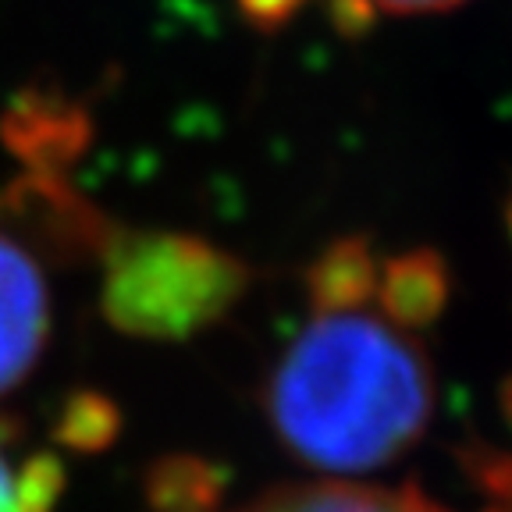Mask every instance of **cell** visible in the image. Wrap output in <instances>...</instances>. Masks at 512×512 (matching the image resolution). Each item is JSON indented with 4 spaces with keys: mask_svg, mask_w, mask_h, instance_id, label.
Here are the masks:
<instances>
[{
    "mask_svg": "<svg viewBox=\"0 0 512 512\" xmlns=\"http://www.w3.org/2000/svg\"><path fill=\"white\" fill-rule=\"evenodd\" d=\"M118 427L121 416L111 399L96 392H82L64 406L61 420H57V438L68 448H79V452H100L118 438Z\"/></svg>",
    "mask_w": 512,
    "mask_h": 512,
    "instance_id": "9",
    "label": "cell"
},
{
    "mask_svg": "<svg viewBox=\"0 0 512 512\" xmlns=\"http://www.w3.org/2000/svg\"><path fill=\"white\" fill-rule=\"evenodd\" d=\"M505 228H509V239H512V196H509V203H505Z\"/></svg>",
    "mask_w": 512,
    "mask_h": 512,
    "instance_id": "14",
    "label": "cell"
},
{
    "mask_svg": "<svg viewBox=\"0 0 512 512\" xmlns=\"http://www.w3.org/2000/svg\"><path fill=\"white\" fill-rule=\"evenodd\" d=\"M228 473L207 456L175 452L146 470V505L150 512H217L221 509Z\"/></svg>",
    "mask_w": 512,
    "mask_h": 512,
    "instance_id": "7",
    "label": "cell"
},
{
    "mask_svg": "<svg viewBox=\"0 0 512 512\" xmlns=\"http://www.w3.org/2000/svg\"><path fill=\"white\" fill-rule=\"evenodd\" d=\"M242 11V18H246L253 29L260 32H274L281 29L285 22H292L296 18V11L303 8L306 0H235Z\"/></svg>",
    "mask_w": 512,
    "mask_h": 512,
    "instance_id": "10",
    "label": "cell"
},
{
    "mask_svg": "<svg viewBox=\"0 0 512 512\" xmlns=\"http://www.w3.org/2000/svg\"><path fill=\"white\" fill-rule=\"evenodd\" d=\"M377 299L395 328H431L448 303V267L438 249H406L377 274Z\"/></svg>",
    "mask_w": 512,
    "mask_h": 512,
    "instance_id": "5",
    "label": "cell"
},
{
    "mask_svg": "<svg viewBox=\"0 0 512 512\" xmlns=\"http://www.w3.org/2000/svg\"><path fill=\"white\" fill-rule=\"evenodd\" d=\"M64 488V466L47 452L15 456L0 431V512H54Z\"/></svg>",
    "mask_w": 512,
    "mask_h": 512,
    "instance_id": "8",
    "label": "cell"
},
{
    "mask_svg": "<svg viewBox=\"0 0 512 512\" xmlns=\"http://www.w3.org/2000/svg\"><path fill=\"white\" fill-rule=\"evenodd\" d=\"M377 274H381V264H377L370 239L342 235V239L328 242L313 256V264L303 274V285L306 296H310V306L320 317H328V313H360L374 299Z\"/></svg>",
    "mask_w": 512,
    "mask_h": 512,
    "instance_id": "6",
    "label": "cell"
},
{
    "mask_svg": "<svg viewBox=\"0 0 512 512\" xmlns=\"http://www.w3.org/2000/svg\"><path fill=\"white\" fill-rule=\"evenodd\" d=\"M427 352L399 328L360 313L317 317L264 384V413L306 466L363 473L424 438L434 416Z\"/></svg>",
    "mask_w": 512,
    "mask_h": 512,
    "instance_id": "1",
    "label": "cell"
},
{
    "mask_svg": "<svg viewBox=\"0 0 512 512\" xmlns=\"http://www.w3.org/2000/svg\"><path fill=\"white\" fill-rule=\"evenodd\" d=\"M370 8L395 11V15H424V11H448L459 8L466 0H367Z\"/></svg>",
    "mask_w": 512,
    "mask_h": 512,
    "instance_id": "12",
    "label": "cell"
},
{
    "mask_svg": "<svg viewBox=\"0 0 512 512\" xmlns=\"http://www.w3.org/2000/svg\"><path fill=\"white\" fill-rule=\"evenodd\" d=\"M498 406H502V416H505V424L512 427V374L502 381V392H498Z\"/></svg>",
    "mask_w": 512,
    "mask_h": 512,
    "instance_id": "13",
    "label": "cell"
},
{
    "mask_svg": "<svg viewBox=\"0 0 512 512\" xmlns=\"http://www.w3.org/2000/svg\"><path fill=\"white\" fill-rule=\"evenodd\" d=\"M104 256V317L132 338L189 342L246 296L249 267L182 232H114Z\"/></svg>",
    "mask_w": 512,
    "mask_h": 512,
    "instance_id": "2",
    "label": "cell"
},
{
    "mask_svg": "<svg viewBox=\"0 0 512 512\" xmlns=\"http://www.w3.org/2000/svg\"><path fill=\"white\" fill-rule=\"evenodd\" d=\"M50 331V296L40 264L11 235H0V395L40 363Z\"/></svg>",
    "mask_w": 512,
    "mask_h": 512,
    "instance_id": "3",
    "label": "cell"
},
{
    "mask_svg": "<svg viewBox=\"0 0 512 512\" xmlns=\"http://www.w3.org/2000/svg\"><path fill=\"white\" fill-rule=\"evenodd\" d=\"M239 512H448L431 495L413 484L402 488H377V484H285L271 488Z\"/></svg>",
    "mask_w": 512,
    "mask_h": 512,
    "instance_id": "4",
    "label": "cell"
},
{
    "mask_svg": "<svg viewBox=\"0 0 512 512\" xmlns=\"http://www.w3.org/2000/svg\"><path fill=\"white\" fill-rule=\"evenodd\" d=\"M331 8H335V25H338V32L367 29L370 18H374V8H370L367 0H335Z\"/></svg>",
    "mask_w": 512,
    "mask_h": 512,
    "instance_id": "11",
    "label": "cell"
}]
</instances>
